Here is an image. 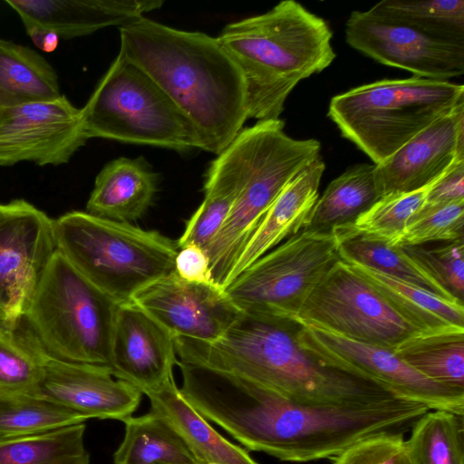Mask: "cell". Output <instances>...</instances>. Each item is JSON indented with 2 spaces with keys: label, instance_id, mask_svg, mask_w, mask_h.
Wrapping results in <instances>:
<instances>
[{
  "label": "cell",
  "instance_id": "484cf974",
  "mask_svg": "<svg viewBox=\"0 0 464 464\" xmlns=\"http://www.w3.org/2000/svg\"><path fill=\"white\" fill-rule=\"evenodd\" d=\"M62 95L58 75L34 49L0 39V108Z\"/></svg>",
  "mask_w": 464,
  "mask_h": 464
},
{
  "label": "cell",
  "instance_id": "e0dca14e",
  "mask_svg": "<svg viewBox=\"0 0 464 464\" xmlns=\"http://www.w3.org/2000/svg\"><path fill=\"white\" fill-rule=\"evenodd\" d=\"M178 363L174 336L134 303L119 304L111 350L112 375L144 394L172 378Z\"/></svg>",
  "mask_w": 464,
  "mask_h": 464
},
{
  "label": "cell",
  "instance_id": "8fae6325",
  "mask_svg": "<svg viewBox=\"0 0 464 464\" xmlns=\"http://www.w3.org/2000/svg\"><path fill=\"white\" fill-rule=\"evenodd\" d=\"M295 322L389 349L421 333L343 260L322 277L304 301Z\"/></svg>",
  "mask_w": 464,
  "mask_h": 464
},
{
  "label": "cell",
  "instance_id": "5bb4252c",
  "mask_svg": "<svg viewBox=\"0 0 464 464\" xmlns=\"http://www.w3.org/2000/svg\"><path fill=\"white\" fill-rule=\"evenodd\" d=\"M87 140L81 108L63 94L0 108V166L65 164Z\"/></svg>",
  "mask_w": 464,
  "mask_h": 464
},
{
  "label": "cell",
  "instance_id": "d590c367",
  "mask_svg": "<svg viewBox=\"0 0 464 464\" xmlns=\"http://www.w3.org/2000/svg\"><path fill=\"white\" fill-rule=\"evenodd\" d=\"M430 186L416 191L385 195L347 227L369 237L401 246L407 225L424 206Z\"/></svg>",
  "mask_w": 464,
  "mask_h": 464
},
{
  "label": "cell",
  "instance_id": "1f68e13d",
  "mask_svg": "<svg viewBox=\"0 0 464 464\" xmlns=\"http://www.w3.org/2000/svg\"><path fill=\"white\" fill-rule=\"evenodd\" d=\"M85 424L15 438H0V464H90Z\"/></svg>",
  "mask_w": 464,
  "mask_h": 464
},
{
  "label": "cell",
  "instance_id": "3957f363",
  "mask_svg": "<svg viewBox=\"0 0 464 464\" xmlns=\"http://www.w3.org/2000/svg\"><path fill=\"white\" fill-rule=\"evenodd\" d=\"M119 30V52L183 112L201 150L222 152L243 130L247 113L243 76L218 38L145 16Z\"/></svg>",
  "mask_w": 464,
  "mask_h": 464
},
{
  "label": "cell",
  "instance_id": "5b68a950",
  "mask_svg": "<svg viewBox=\"0 0 464 464\" xmlns=\"http://www.w3.org/2000/svg\"><path fill=\"white\" fill-rule=\"evenodd\" d=\"M238 193L218 233L206 248L214 282L224 288L245 244L284 186L320 156L317 140H296L285 132V121H258L243 129L227 146Z\"/></svg>",
  "mask_w": 464,
  "mask_h": 464
},
{
  "label": "cell",
  "instance_id": "7a4b0ae2",
  "mask_svg": "<svg viewBox=\"0 0 464 464\" xmlns=\"http://www.w3.org/2000/svg\"><path fill=\"white\" fill-rule=\"evenodd\" d=\"M299 326L294 320L241 312L216 342L176 338V352L181 362L244 377L303 404L353 406L406 399L302 346Z\"/></svg>",
  "mask_w": 464,
  "mask_h": 464
},
{
  "label": "cell",
  "instance_id": "ba28073f",
  "mask_svg": "<svg viewBox=\"0 0 464 464\" xmlns=\"http://www.w3.org/2000/svg\"><path fill=\"white\" fill-rule=\"evenodd\" d=\"M118 306L56 250L24 316L51 359L110 368Z\"/></svg>",
  "mask_w": 464,
  "mask_h": 464
},
{
  "label": "cell",
  "instance_id": "30bf717a",
  "mask_svg": "<svg viewBox=\"0 0 464 464\" xmlns=\"http://www.w3.org/2000/svg\"><path fill=\"white\" fill-rule=\"evenodd\" d=\"M341 257L334 231L303 228L256 260L225 288L243 313L294 320Z\"/></svg>",
  "mask_w": 464,
  "mask_h": 464
},
{
  "label": "cell",
  "instance_id": "8d00e7d4",
  "mask_svg": "<svg viewBox=\"0 0 464 464\" xmlns=\"http://www.w3.org/2000/svg\"><path fill=\"white\" fill-rule=\"evenodd\" d=\"M464 200L424 206L411 218L401 245L464 240Z\"/></svg>",
  "mask_w": 464,
  "mask_h": 464
},
{
  "label": "cell",
  "instance_id": "ffe728a7",
  "mask_svg": "<svg viewBox=\"0 0 464 464\" xmlns=\"http://www.w3.org/2000/svg\"><path fill=\"white\" fill-rule=\"evenodd\" d=\"M24 28L49 29L60 39L92 34L110 26L119 28L159 9L160 0H5Z\"/></svg>",
  "mask_w": 464,
  "mask_h": 464
},
{
  "label": "cell",
  "instance_id": "74e56055",
  "mask_svg": "<svg viewBox=\"0 0 464 464\" xmlns=\"http://www.w3.org/2000/svg\"><path fill=\"white\" fill-rule=\"evenodd\" d=\"M442 243L433 247L421 245H401V247L444 290L463 304L464 240Z\"/></svg>",
  "mask_w": 464,
  "mask_h": 464
},
{
  "label": "cell",
  "instance_id": "e575fe53",
  "mask_svg": "<svg viewBox=\"0 0 464 464\" xmlns=\"http://www.w3.org/2000/svg\"><path fill=\"white\" fill-rule=\"evenodd\" d=\"M88 419L34 393L0 395V438L44 433Z\"/></svg>",
  "mask_w": 464,
  "mask_h": 464
},
{
  "label": "cell",
  "instance_id": "8992f818",
  "mask_svg": "<svg viewBox=\"0 0 464 464\" xmlns=\"http://www.w3.org/2000/svg\"><path fill=\"white\" fill-rule=\"evenodd\" d=\"M53 228L56 249L118 304L175 272L177 242L159 231L79 210L53 219Z\"/></svg>",
  "mask_w": 464,
  "mask_h": 464
},
{
  "label": "cell",
  "instance_id": "603a6c76",
  "mask_svg": "<svg viewBox=\"0 0 464 464\" xmlns=\"http://www.w3.org/2000/svg\"><path fill=\"white\" fill-rule=\"evenodd\" d=\"M150 411L178 431L200 464H257L241 447L222 437L184 398L174 377L144 393Z\"/></svg>",
  "mask_w": 464,
  "mask_h": 464
},
{
  "label": "cell",
  "instance_id": "4fadbf2b",
  "mask_svg": "<svg viewBox=\"0 0 464 464\" xmlns=\"http://www.w3.org/2000/svg\"><path fill=\"white\" fill-rule=\"evenodd\" d=\"M56 250L53 218L24 199L0 203V320L25 315Z\"/></svg>",
  "mask_w": 464,
  "mask_h": 464
},
{
  "label": "cell",
  "instance_id": "ab89813d",
  "mask_svg": "<svg viewBox=\"0 0 464 464\" xmlns=\"http://www.w3.org/2000/svg\"><path fill=\"white\" fill-rule=\"evenodd\" d=\"M175 273L189 282L216 284L206 250L194 244L179 248L175 258Z\"/></svg>",
  "mask_w": 464,
  "mask_h": 464
},
{
  "label": "cell",
  "instance_id": "9a60e30c",
  "mask_svg": "<svg viewBox=\"0 0 464 464\" xmlns=\"http://www.w3.org/2000/svg\"><path fill=\"white\" fill-rule=\"evenodd\" d=\"M345 38L366 56L414 76L448 81L464 72V44L433 38L370 9L351 13Z\"/></svg>",
  "mask_w": 464,
  "mask_h": 464
},
{
  "label": "cell",
  "instance_id": "44dd1931",
  "mask_svg": "<svg viewBox=\"0 0 464 464\" xmlns=\"http://www.w3.org/2000/svg\"><path fill=\"white\" fill-rule=\"evenodd\" d=\"M324 169L325 164L320 155L284 186L242 248L227 285L256 260L304 227L319 197Z\"/></svg>",
  "mask_w": 464,
  "mask_h": 464
},
{
  "label": "cell",
  "instance_id": "60d3db41",
  "mask_svg": "<svg viewBox=\"0 0 464 464\" xmlns=\"http://www.w3.org/2000/svg\"><path fill=\"white\" fill-rule=\"evenodd\" d=\"M464 200V160L454 163L428 189L425 204Z\"/></svg>",
  "mask_w": 464,
  "mask_h": 464
},
{
  "label": "cell",
  "instance_id": "7402d4cb",
  "mask_svg": "<svg viewBox=\"0 0 464 464\" xmlns=\"http://www.w3.org/2000/svg\"><path fill=\"white\" fill-rule=\"evenodd\" d=\"M159 179L143 157H120L96 176L86 212L119 222L138 220L153 204Z\"/></svg>",
  "mask_w": 464,
  "mask_h": 464
},
{
  "label": "cell",
  "instance_id": "83f0119b",
  "mask_svg": "<svg viewBox=\"0 0 464 464\" xmlns=\"http://www.w3.org/2000/svg\"><path fill=\"white\" fill-rule=\"evenodd\" d=\"M50 359L25 316L0 320V395L34 393Z\"/></svg>",
  "mask_w": 464,
  "mask_h": 464
},
{
  "label": "cell",
  "instance_id": "7c38bea8",
  "mask_svg": "<svg viewBox=\"0 0 464 464\" xmlns=\"http://www.w3.org/2000/svg\"><path fill=\"white\" fill-rule=\"evenodd\" d=\"M297 339L302 346L323 360L381 382L403 398L422 403L430 410L464 415V390L426 378L408 365L393 349L301 324Z\"/></svg>",
  "mask_w": 464,
  "mask_h": 464
},
{
  "label": "cell",
  "instance_id": "836d02e7",
  "mask_svg": "<svg viewBox=\"0 0 464 464\" xmlns=\"http://www.w3.org/2000/svg\"><path fill=\"white\" fill-rule=\"evenodd\" d=\"M370 10L433 38L464 44L463 0H382Z\"/></svg>",
  "mask_w": 464,
  "mask_h": 464
},
{
  "label": "cell",
  "instance_id": "52a82bcc",
  "mask_svg": "<svg viewBox=\"0 0 464 464\" xmlns=\"http://www.w3.org/2000/svg\"><path fill=\"white\" fill-rule=\"evenodd\" d=\"M464 104V86L419 76L383 79L332 98L328 117L375 165Z\"/></svg>",
  "mask_w": 464,
  "mask_h": 464
},
{
  "label": "cell",
  "instance_id": "2e32d148",
  "mask_svg": "<svg viewBox=\"0 0 464 464\" xmlns=\"http://www.w3.org/2000/svg\"><path fill=\"white\" fill-rule=\"evenodd\" d=\"M174 338L218 340L241 311L217 284L189 282L175 272L138 292L131 300Z\"/></svg>",
  "mask_w": 464,
  "mask_h": 464
},
{
  "label": "cell",
  "instance_id": "f1b7e54d",
  "mask_svg": "<svg viewBox=\"0 0 464 464\" xmlns=\"http://www.w3.org/2000/svg\"><path fill=\"white\" fill-rule=\"evenodd\" d=\"M333 231L337 239L339 256L343 261L364 266L447 299L456 300L411 259L401 246L369 237L351 227Z\"/></svg>",
  "mask_w": 464,
  "mask_h": 464
},
{
  "label": "cell",
  "instance_id": "277c9868",
  "mask_svg": "<svg viewBox=\"0 0 464 464\" xmlns=\"http://www.w3.org/2000/svg\"><path fill=\"white\" fill-rule=\"evenodd\" d=\"M332 37L323 18L294 0L226 25L217 38L243 76L247 119H279L295 87L334 62Z\"/></svg>",
  "mask_w": 464,
  "mask_h": 464
},
{
  "label": "cell",
  "instance_id": "d6986e66",
  "mask_svg": "<svg viewBox=\"0 0 464 464\" xmlns=\"http://www.w3.org/2000/svg\"><path fill=\"white\" fill-rule=\"evenodd\" d=\"M34 394L55 401L88 420H123L138 408L142 392L107 366L50 359Z\"/></svg>",
  "mask_w": 464,
  "mask_h": 464
},
{
  "label": "cell",
  "instance_id": "d4e9b609",
  "mask_svg": "<svg viewBox=\"0 0 464 464\" xmlns=\"http://www.w3.org/2000/svg\"><path fill=\"white\" fill-rule=\"evenodd\" d=\"M382 197L375 164L354 165L329 183L304 228L330 232L351 226Z\"/></svg>",
  "mask_w": 464,
  "mask_h": 464
},
{
  "label": "cell",
  "instance_id": "6da1fadb",
  "mask_svg": "<svg viewBox=\"0 0 464 464\" xmlns=\"http://www.w3.org/2000/svg\"><path fill=\"white\" fill-rule=\"evenodd\" d=\"M180 392L206 420L248 450L293 462L334 458L378 433L405 432L430 410L408 399L353 406L303 404L244 377L203 367L183 377Z\"/></svg>",
  "mask_w": 464,
  "mask_h": 464
},
{
  "label": "cell",
  "instance_id": "4dcf8cb0",
  "mask_svg": "<svg viewBox=\"0 0 464 464\" xmlns=\"http://www.w3.org/2000/svg\"><path fill=\"white\" fill-rule=\"evenodd\" d=\"M393 350L426 378L464 390V328L418 333Z\"/></svg>",
  "mask_w": 464,
  "mask_h": 464
},
{
  "label": "cell",
  "instance_id": "d6a6232c",
  "mask_svg": "<svg viewBox=\"0 0 464 464\" xmlns=\"http://www.w3.org/2000/svg\"><path fill=\"white\" fill-rule=\"evenodd\" d=\"M411 427V464H464V415L429 410Z\"/></svg>",
  "mask_w": 464,
  "mask_h": 464
},
{
  "label": "cell",
  "instance_id": "4316f807",
  "mask_svg": "<svg viewBox=\"0 0 464 464\" xmlns=\"http://www.w3.org/2000/svg\"><path fill=\"white\" fill-rule=\"evenodd\" d=\"M122 421L124 437L113 455L114 464H200L161 415L150 411Z\"/></svg>",
  "mask_w": 464,
  "mask_h": 464
},
{
  "label": "cell",
  "instance_id": "f35d334b",
  "mask_svg": "<svg viewBox=\"0 0 464 464\" xmlns=\"http://www.w3.org/2000/svg\"><path fill=\"white\" fill-rule=\"evenodd\" d=\"M404 432H382L362 439L334 457L333 464H411Z\"/></svg>",
  "mask_w": 464,
  "mask_h": 464
},
{
  "label": "cell",
  "instance_id": "cb8c5ba5",
  "mask_svg": "<svg viewBox=\"0 0 464 464\" xmlns=\"http://www.w3.org/2000/svg\"><path fill=\"white\" fill-rule=\"evenodd\" d=\"M344 262L420 332L464 328L463 304L364 266Z\"/></svg>",
  "mask_w": 464,
  "mask_h": 464
},
{
  "label": "cell",
  "instance_id": "f546056e",
  "mask_svg": "<svg viewBox=\"0 0 464 464\" xmlns=\"http://www.w3.org/2000/svg\"><path fill=\"white\" fill-rule=\"evenodd\" d=\"M203 188L204 199L188 219L177 241L179 248L194 244L206 250L234 204L238 182L235 163L227 148L210 163Z\"/></svg>",
  "mask_w": 464,
  "mask_h": 464
},
{
  "label": "cell",
  "instance_id": "b9f144b4",
  "mask_svg": "<svg viewBox=\"0 0 464 464\" xmlns=\"http://www.w3.org/2000/svg\"><path fill=\"white\" fill-rule=\"evenodd\" d=\"M25 31L34 45L43 52L52 53L59 45L60 37L49 29L33 25L26 27Z\"/></svg>",
  "mask_w": 464,
  "mask_h": 464
},
{
  "label": "cell",
  "instance_id": "9c48e42d",
  "mask_svg": "<svg viewBox=\"0 0 464 464\" xmlns=\"http://www.w3.org/2000/svg\"><path fill=\"white\" fill-rule=\"evenodd\" d=\"M81 110L88 140L101 138L176 151L201 150L188 118L120 52Z\"/></svg>",
  "mask_w": 464,
  "mask_h": 464
},
{
  "label": "cell",
  "instance_id": "ac0fdd59",
  "mask_svg": "<svg viewBox=\"0 0 464 464\" xmlns=\"http://www.w3.org/2000/svg\"><path fill=\"white\" fill-rule=\"evenodd\" d=\"M464 160V104L440 117L376 166L382 197L427 188Z\"/></svg>",
  "mask_w": 464,
  "mask_h": 464
}]
</instances>
